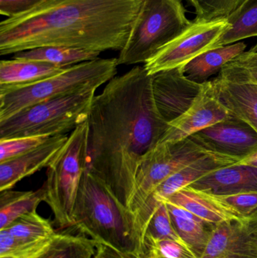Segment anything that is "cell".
<instances>
[{
	"label": "cell",
	"mask_w": 257,
	"mask_h": 258,
	"mask_svg": "<svg viewBox=\"0 0 257 258\" xmlns=\"http://www.w3.org/2000/svg\"><path fill=\"white\" fill-rule=\"evenodd\" d=\"M54 237L36 245H26L18 242L7 230H0V258H35L51 245Z\"/></svg>",
	"instance_id": "cell-30"
},
{
	"label": "cell",
	"mask_w": 257,
	"mask_h": 258,
	"mask_svg": "<svg viewBox=\"0 0 257 258\" xmlns=\"http://www.w3.org/2000/svg\"><path fill=\"white\" fill-rule=\"evenodd\" d=\"M142 258H200L191 249L175 241L143 239Z\"/></svg>",
	"instance_id": "cell-31"
},
{
	"label": "cell",
	"mask_w": 257,
	"mask_h": 258,
	"mask_svg": "<svg viewBox=\"0 0 257 258\" xmlns=\"http://www.w3.org/2000/svg\"><path fill=\"white\" fill-rule=\"evenodd\" d=\"M49 138L51 137L26 136L0 139V163L37 148Z\"/></svg>",
	"instance_id": "cell-32"
},
{
	"label": "cell",
	"mask_w": 257,
	"mask_h": 258,
	"mask_svg": "<svg viewBox=\"0 0 257 258\" xmlns=\"http://www.w3.org/2000/svg\"><path fill=\"white\" fill-rule=\"evenodd\" d=\"M97 90L72 94L31 106L0 122V139L57 136L89 120Z\"/></svg>",
	"instance_id": "cell-7"
},
{
	"label": "cell",
	"mask_w": 257,
	"mask_h": 258,
	"mask_svg": "<svg viewBox=\"0 0 257 258\" xmlns=\"http://www.w3.org/2000/svg\"><path fill=\"white\" fill-rule=\"evenodd\" d=\"M241 162L240 159L220 153H214L201 158L163 181L151 197L156 201L164 202L184 188L220 168L232 166Z\"/></svg>",
	"instance_id": "cell-15"
},
{
	"label": "cell",
	"mask_w": 257,
	"mask_h": 258,
	"mask_svg": "<svg viewBox=\"0 0 257 258\" xmlns=\"http://www.w3.org/2000/svg\"><path fill=\"white\" fill-rule=\"evenodd\" d=\"M93 258H125V255L108 245L98 243Z\"/></svg>",
	"instance_id": "cell-35"
},
{
	"label": "cell",
	"mask_w": 257,
	"mask_h": 258,
	"mask_svg": "<svg viewBox=\"0 0 257 258\" xmlns=\"http://www.w3.org/2000/svg\"><path fill=\"white\" fill-rule=\"evenodd\" d=\"M218 77L233 83L257 86V44L225 65Z\"/></svg>",
	"instance_id": "cell-27"
},
{
	"label": "cell",
	"mask_w": 257,
	"mask_h": 258,
	"mask_svg": "<svg viewBox=\"0 0 257 258\" xmlns=\"http://www.w3.org/2000/svg\"><path fill=\"white\" fill-rule=\"evenodd\" d=\"M203 83L189 79L184 68L161 71L152 75L155 107L167 124L185 113L200 93Z\"/></svg>",
	"instance_id": "cell-11"
},
{
	"label": "cell",
	"mask_w": 257,
	"mask_h": 258,
	"mask_svg": "<svg viewBox=\"0 0 257 258\" xmlns=\"http://www.w3.org/2000/svg\"><path fill=\"white\" fill-rule=\"evenodd\" d=\"M230 27L226 18L212 21L193 20L183 33L157 51L143 67L150 76L184 68L202 53L217 48L219 39Z\"/></svg>",
	"instance_id": "cell-9"
},
{
	"label": "cell",
	"mask_w": 257,
	"mask_h": 258,
	"mask_svg": "<svg viewBox=\"0 0 257 258\" xmlns=\"http://www.w3.org/2000/svg\"><path fill=\"white\" fill-rule=\"evenodd\" d=\"M214 82L231 116L248 124L257 132V86L233 83L219 77Z\"/></svg>",
	"instance_id": "cell-19"
},
{
	"label": "cell",
	"mask_w": 257,
	"mask_h": 258,
	"mask_svg": "<svg viewBox=\"0 0 257 258\" xmlns=\"http://www.w3.org/2000/svg\"><path fill=\"white\" fill-rule=\"evenodd\" d=\"M210 195L240 218L249 216L257 210V191L230 195Z\"/></svg>",
	"instance_id": "cell-33"
},
{
	"label": "cell",
	"mask_w": 257,
	"mask_h": 258,
	"mask_svg": "<svg viewBox=\"0 0 257 258\" xmlns=\"http://www.w3.org/2000/svg\"><path fill=\"white\" fill-rule=\"evenodd\" d=\"M184 0H143L118 65L145 63L191 24Z\"/></svg>",
	"instance_id": "cell-5"
},
{
	"label": "cell",
	"mask_w": 257,
	"mask_h": 258,
	"mask_svg": "<svg viewBox=\"0 0 257 258\" xmlns=\"http://www.w3.org/2000/svg\"><path fill=\"white\" fill-rule=\"evenodd\" d=\"M88 122L87 170L129 211L139 167L168 125L155 107L144 67L109 81L95 95Z\"/></svg>",
	"instance_id": "cell-1"
},
{
	"label": "cell",
	"mask_w": 257,
	"mask_h": 258,
	"mask_svg": "<svg viewBox=\"0 0 257 258\" xmlns=\"http://www.w3.org/2000/svg\"><path fill=\"white\" fill-rule=\"evenodd\" d=\"M194 9L199 21H212L226 19L244 0H186Z\"/></svg>",
	"instance_id": "cell-29"
},
{
	"label": "cell",
	"mask_w": 257,
	"mask_h": 258,
	"mask_svg": "<svg viewBox=\"0 0 257 258\" xmlns=\"http://www.w3.org/2000/svg\"><path fill=\"white\" fill-rule=\"evenodd\" d=\"M247 45L243 42L219 47L202 53L184 68V74L190 80L203 83L225 65L245 51Z\"/></svg>",
	"instance_id": "cell-20"
},
{
	"label": "cell",
	"mask_w": 257,
	"mask_h": 258,
	"mask_svg": "<svg viewBox=\"0 0 257 258\" xmlns=\"http://www.w3.org/2000/svg\"><path fill=\"white\" fill-rule=\"evenodd\" d=\"M208 150L242 160L257 151V132L232 117L192 135Z\"/></svg>",
	"instance_id": "cell-13"
},
{
	"label": "cell",
	"mask_w": 257,
	"mask_h": 258,
	"mask_svg": "<svg viewBox=\"0 0 257 258\" xmlns=\"http://www.w3.org/2000/svg\"><path fill=\"white\" fill-rule=\"evenodd\" d=\"M230 117L229 110L219 97L214 80L205 82L190 108L168 123L158 144L183 141Z\"/></svg>",
	"instance_id": "cell-10"
},
{
	"label": "cell",
	"mask_w": 257,
	"mask_h": 258,
	"mask_svg": "<svg viewBox=\"0 0 257 258\" xmlns=\"http://www.w3.org/2000/svg\"><path fill=\"white\" fill-rule=\"evenodd\" d=\"M125 258H140L135 255H131V254H124Z\"/></svg>",
	"instance_id": "cell-37"
},
{
	"label": "cell",
	"mask_w": 257,
	"mask_h": 258,
	"mask_svg": "<svg viewBox=\"0 0 257 258\" xmlns=\"http://www.w3.org/2000/svg\"><path fill=\"white\" fill-rule=\"evenodd\" d=\"M60 67L36 60H2L0 62V94L7 93L39 83L63 72Z\"/></svg>",
	"instance_id": "cell-17"
},
{
	"label": "cell",
	"mask_w": 257,
	"mask_h": 258,
	"mask_svg": "<svg viewBox=\"0 0 257 258\" xmlns=\"http://www.w3.org/2000/svg\"><path fill=\"white\" fill-rule=\"evenodd\" d=\"M214 153H217L208 150L193 136L178 142L157 144L146 153L137 171L129 207L133 218L166 179L201 158Z\"/></svg>",
	"instance_id": "cell-8"
},
{
	"label": "cell",
	"mask_w": 257,
	"mask_h": 258,
	"mask_svg": "<svg viewBox=\"0 0 257 258\" xmlns=\"http://www.w3.org/2000/svg\"><path fill=\"white\" fill-rule=\"evenodd\" d=\"M97 244L81 234L57 233L51 245L35 258H93Z\"/></svg>",
	"instance_id": "cell-26"
},
{
	"label": "cell",
	"mask_w": 257,
	"mask_h": 258,
	"mask_svg": "<svg viewBox=\"0 0 257 258\" xmlns=\"http://www.w3.org/2000/svg\"><path fill=\"white\" fill-rule=\"evenodd\" d=\"M67 135H57L37 148L0 163V192L12 189L22 179L48 168L67 141Z\"/></svg>",
	"instance_id": "cell-14"
},
{
	"label": "cell",
	"mask_w": 257,
	"mask_h": 258,
	"mask_svg": "<svg viewBox=\"0 0 257 258\" xmlns=\"http://www.w3.org/2000/svg\"><path fill=\"white\" fill-rule=\"evenodd\" d=\"M74 227L97 243L142 258L134 218L95 174L86 170L73 213Z\"/></svg>",
	"instance_id": "cell-3"
},
{
	"label": "cell",
	"mask_w": 257,
	"mask_h": 258,
	"mask_svg": "<svg viewBox=\"0 0 257 258\" xmlns=\"http://www.w3.org/2000/svg\"><path fill=\"white\" fill-rule=\"evenodd\" d=\"M117 58H97L66 68L39 83L0 94V122L22 110L54 98L97 90L116 77Z\"/></svg>",
	"instance_id": "cell-4"
},
{
	"label": "cell",
	"mask_w": 257,
	"mask_h": 258,
	"mask_svg": "<svg viewBox=\"0 0 257 258\" xmlns=\"http://www.w3.org/2000/svg\"><path fill=\"white\" fill-rule=\"evenodd\" d=\"M200 258H257V210L213 227Z\"/></svg>",
	"instance_id": "cell-12"
},
{
	"label": "cell",
	"mask_w": 257,
	"mask_h": 258,
	"mask_svg": "<svg viewBox=\"0 0 257 258\" xmlns=\"http://www.w3.org/2000/svg\"><path fill=\"white\" fill-rule=\"evenodd\" d=\"M165 203L178 234L187 246L201 257L206 248L212 227L186 209Z\"/></svg>",
	"instance_id": "cell-21"
},
{
	"label": "cell",
	"mask_w": 257,
	"mask_h": 258,
	"mask_svg": "<svg viewBox=\"0 0 257 258\" xmlns=\"http://www.w3.org/2000/svg\"><path fill=\"white\" fill-rule=\"evenodd\" d=\"M43 186L35 191L0 192V230H5L12 223L30 212H36L42 202H45Z\"/></svg>",
	"instance_id": "cell-22"
},
{
	"label": "cell",
	"mask_w": 257,
	"mask_h": 258,
	"mask_svg": "<svg viewBox=\"0 0 257 258\" xmlns=\"http://www.w3.org/2000/svg\"><path fill=\"white\" fill-rule=\"evenodd\" d=\"M190 186L213 195L253 192L257 191V168L236 164L214 171Z\"/></svg>",
	"instance_id": "cell-16"
},
{
	"label": "cell",
	"mask_w": 257,
	"mask_h": 258,
	"mask_svg": "<svg viewBox=\"0 0 257 258\" xmlns=\"http://www.w3.org/2000/svg\"><path fill=\"white\" fill-rule=\"evenodd\" d=\"M89 122L74 129L55 159L47 168L42 185L45 203L49 206L60 228L74 226L73 213L78 189L87 170Z\"/></svg>",
	"instance_id": "cell-6"
},
{
	"label": "cell",
	"mask_w": 257,
	"mask_h": 258,
	"mask_svg": "<svg viewBox=\"0 0 257 258\" xmlns=\"http://www.w3.org/2000/svg\"><path fill=\"white\" fill-rule=\"evenodd\" d=\"M101 53L66 47H40L14 54V59L45 62L60 67H69L99 58Z\"/></svg>",
	"instance_id": "cell-23"
},
{
	"label": "cell",
	"mask_w": 257,
	"mask_h": 258,
	"mask_svg": "<svg viewBox=\"0 0 257 258\" xmlns=\"http://www.w3.org/2000/svg\"><path fill=\"white\" fill-rule=\"evenodd\" d=\"M237 165H247V166H251L257 168V151L252 154L251 156L242 159Z\"/></svg>",
	"instance_id": "cell-36"
},
{
	"label": "cell",
	"mask_w": 257,
	"mask_h": 258,
	"mask_svg": "<svg viewBox=\"0 0 257 258\" xmlns=\"http://www.w3.org/2000/svg\"><path fill=\"white\" fill-rule=\"evenodd\" d=\"M5 230L18 242L26 245H36L51 240L57 234L51 223L36 211L21 217Z\"/></svg>",
	"instance_id": "cell-25"
},
{
	"label": "cell",
	"mask_w": 257,
	"mask_h": 258,
	"mask_svg": "<svg viewBox=\"0 0 257 258\" xmlns=\"http://www.w3.org/2000/svg\"><path fill=\"white\" fill-rule=\"evenodd\" d=\"M231 27L217 43V48L257 37V0H244L227 18Z\"/></svg>",
	"instance_id": "cell-24"
},
{
	"label": "cell",
	"mask_w": 257,
	"mask_h": 258,
	"mask_svg": "<svg viewBox=\"0 0 257 258\" xmlns=\"http://www.w3.org/2000/svg\"><path fill=\"white\" fill-rule=\"evenodd\" d=\"M143 2L42 0L1 21L0 54L49 46L120 51Z\"/></svg>",
	"instance_id": "cell-2"
},
{
	"label": "cell",
	"mask_w": 257,
	"mask_h": 258,
	"mask_svg": "<svg viewBox=\"0 0 257 258\" xmlns=\"http://www.w3.org/2000/svg\"><path fill=\"white\" fill-rule=\"evenodd\" d=\"M145 238H151L156 240L167 239L175 241L190 248L177 232L167 205L164 202L158 203V206L146 227L143 239Z\"/></svg>",
	"instance_id": "cell-28"
},
{
	"label": "cell",
	"mask_w": 257,
	"mask_h": 258,
	"mask_svg": "<svg viewBox=\"0 0 257 258\" xmlns=\"http://www.w3.org/2000/svg\"><path fill=\"white\" fill-rule=\"evenodd\" d=\"M41 1L42 0H0V13L9 18L32 9Z\"/></svg>",
	"instance_id": "cell-34"
},
{
	"label": "cell",
	"mask_w": 257,
	"mask_h": 258,
	"mask_svg": "<svg viewBox=\"0 0 257 258\" xmlns=\"http://www.w3.org/2000/svg\"><path fill=\"white\" fill-rule=\"evenodd\" d=\"M164 202L186 209L211 227L221 223L242 219L220 204L209 194L190 186L178 191Z\"/></svg>",
	"instance_id": "cell-18"
}]
</instances>
